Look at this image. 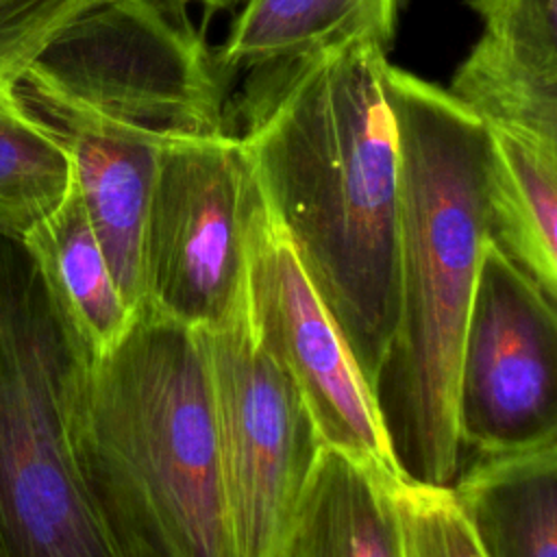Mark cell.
<instances>
[{
	"mask_svg": "<svg viewBox=\"0 0 557 557\" xmlns=\"http://www.w3.org/2000/svg\"><path fill=\"white\" fill-rule=\"evenodd\" d=\"M387 50L359 39L252 72V176L372 394L396 324L398 154Z\"/></svg>",
	"mask_w": 557,
	"mask_h": 557,
	"instance_id": "cell-1",
	"label": "cell"
},
{
	"mask_svg": "<svg viewBox=\"0 0 557 557\" xmlns=\"http://www.w3.org/2000/svg\"><path fill=\"white\" fill-rule=\"evenodd\" d=\"M398 154L396 324L374 400L403 481L448 487L459 470L455 389L490 244V135L442 89L385 67Z\"/></svg>",
	"mask_w": 557,
	"mask_h": 557,
	"instance_id": "cell-2",
	"label": "cell"
},
{
	"mask_svg": "<svg viewBox=\"0 0 557 557\" xmlns=\"http://www.w3.org/2000/svg\"><path fill=\"white\" fill-rule=\"evenodd\" d=\"M70 420L120 557H235L198 329L139 309L107 355L78 350Z\"/></svg>",
	"mask_w": 557,
	"mask_h": 557,
	"instance_id": "cell-3",
	"label": "cell"
},
{
	"mask_svg": "<svg viewBox=\"0 0 557 557\" xmlns=\"http://www.w3.org/2000/svg\"><path fill=\"white\" fill-rule=\"evenodd\" d=\"M76 352L24 248L0 237V557H120L74 450Z\"/></svg>",
	"mask_w": 557,
	"mask_h": 557,
	"instance_id": "cell-4",
	"label": "cell"
},
{
	"mask_svg": "<svg viewBox=\"0 0 557 557\" xmlns=\"http://www.w3.org/2000/svg\"><path fill=\"white\" fill-rule=\"evenodd\" d=\"M33 70L70 100L157 135L226 131L224 70L185 0H100Z\"/></svg>",
	"mask_w": 557,
	"mask_h": 557,
	"instance_id": "cell-5",
	"label": "cell"
},
{
	"mask_svg": "<svg viewBox=\"0 0 557 557\" xmlns=\"http://www.w3.org/2000/svg\"><path fill=\"white\" fill-rule=\"evenodd\" d=\"M255 194L237 135L168 137L146 218L137 311L189 329H218L239 318Z\"/></svg>",
	"mask_w": 557,
	"mask_h": 557,
	"instance_id": "cell-6",
	"label": "cell"
},
{
	"mask_svg": "<svg viewBox=\"0 0 557 557\" xmlns=\"http://www.w3.org/2000/svg\"><path fill=\"white\" fill-rule=\"evenodd\" d=\"M198 333L235 557H278L324 442L294 381L252 337L246 311Z\"/></svg>",
	"mask_w": 557,
	"mask_h": 557,
	"instance_id": "cell-7",
	"label": "cell"
},
{
	"mask_svg": "<svg viewBox=\"0 0 557 557\" xmlns=\"http://www.w3.org/2000/svg\"><path fill=\"white\" fill-rule=\"evenodd\" d=\"M455 413L459 455L557 440L555 300L492 242L461 339Z\"/></svg>",
	"mask_w": 557,
	"mask_h": 557,
	"instance_id": "cell-8",
	"label": "cell"
},
{
	"mask_svg": "<svg viewBox=\"0 0 557 557\" xmlns=\"http://www.w3.org/2000/svg\"><path fill=\"white\" fill-rule=\"evenodd\" d=\"M246 318L298 387L322 442L403 479L374 394L259 185L248 220Z\"/></svg>",
	"mask_w": 557,
	"mask_h": 557,
	"instance_id": "cell-9",
	"label": "cell"
},
{
	"mask_svg": "<svg viewBox=\"0 0 557 557\" xmlns=\"http://www.w3.org/2000/svg\"><path fill=\"white\" fill-rule=\"evenodd\" d=\"M24 102L57 133L72 181L124 302H141L146 218L165 135L104 117L48 85L33 67L17 85Z\"/></svg>",
	"mask_w": 557,
	"mask_h": 557,
	"instance_id": "cell-10",
	"label": "cell"
},
{
	"mask_svg": "<svg viewBox=\"0 0 557 557\" xmlns=\"http://www.w3.org/2000/svg\"><path fill=\"white\" fill-rule=\"evenodd\" d=\"M398 476L322 444L278 557H405Z\"/></svg>",
	"mask_w": 557,
	"mask_h": 557,
	"instance_id": "cell-11",
	"label": "cell"
},
{
	"mask_svg": "<svg viewBox=\"0 0 557 557\" xmlns=\"http://www.w3.org/2000/svg\"><path fill=\"white\" fill-rule=\"evenodd\" d=\"M448 490L483 557H557V440L472 455Z\"/></svg>",
	"mask_w": 557,
	"mask_h": 557,
	"instance_id": "cell-12",
	"label": "cell"
},
{
	"mask_svg": "<svg viewBox=\"0 0 557 557\" xmlns=\"http://www.w3.org/2000/svg\"><path fill=\"white\" fill-rule=\"evenodd\" d=\"M17 244L76 348L87 359L107 355L133 324L135 311L113 281L74 181L65 198Z\"/></svg>",
	"mask_w": 557,
	"mask_h": 557,
	"instance_id": "cell-13",
	"label": "cell"
},
{
	"mask_svg": "<svg viewBox=\"0 0 557 557\" xmlns=\"http://www.w3.org/2000/svg\"><path fill=\"white\" fill-rule=\"evenodd\" d=\"M485 126L490 242L555 300L557 144L509 126Z\"/></svg>",
	"mask_w": 557,
	"mask_h": 557,
	"instance_id": "cell-14",
	"label": "cell"
},
{
	"mask_svg": "<svg viewBox=\"0 0 557 557\" xmlns=\"http://www.w3.org/2000/svg\"><path fill=\"white\" fill-rule=\"evenodd\" d=\"M407 0H242L218 63L265 70L368 39L389 48Z\"/></svg>",
	"mask_w": 557,
	"mask_h": 557,
	"instance_id": "cell-15",
	"label": "cell"
},
{
	"mask_svg": "<svg viewBox=\"0 0 557 557\" xmlns=\"http://www.w3.org/2000/svg\"><path fill=\"white\" fill-rule=\"evenodd\" d=\"M72 163L57 133L24 102L0 89V237L20 242L70 191Z\"/></svg>",
	"mask_w": 557,
	"mask_h": 557,
	"instance_id": "cell-16",
	"label": "cell"
},
{
	"mask_svg": "<svg viewBox=\"0 0 557 557\" xmlns=\"http://www.w3.org/2000/svg\"><path fill=\"white\" fill-rule=\"evenodd\" d=\"M448 91L485 124L509 126L557 144V65L481 35L459 63Z\"/></svg>",
	"mask_w": 557,
	"mask_h": 557,
	"instance_id": "cell-17",
	"label": "cell"
},
{
	"mask_svg": "<svg viewBox=\"0 0 557 557\" xmlns=\"http://www.w3.org/2000/svg\"><path fill=\"white\" fill-rule=\"evenodd\" d=\"M100 0H0V89H15L63 30Z\"/></svg>",
	"mask_w": 557,
	"mask_h": 557,
	"instance_id": "cell-18",
	"label": "cell"
},
{
	"mask_svg": "<svg viewBox=\"0 0 557 557\" xmlns=\"http://www.w3.org/2000/svg\"><path fill=\"white\" fill-rule=\"evenodd\" d=\"M405 557H483L448 487L398 481Z\"/></svg>",
	"mask_w": 557,
	"mask_h": 557,
	"instance_id": "cell-19",
	"label": "cell"
},
{
	"mask_svg": "<svg viewBox=\"0 0 557 557\" xmlns=\"http://www.w3.org/2000/svg\"><path fill=\"white\" fill-rule=\"evenodd\" d=\"M198 4H202L209 13L213 11H224V9H233L237 4H242V0H196Z\"/></svg>",
	"mask_w": 557,
	"mask_h": 557,
	"instance_id": "cell-20",
	"label": "cell"
}]
</instances>
